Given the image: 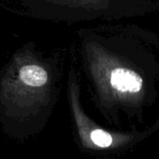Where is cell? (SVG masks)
<instances>
[{
    "label": "cell",
    "mask_w": 159,
    "mask_h": 159,
    "mask_svg": "<svg viewBox=\"0 0 159 159\" xmlns=\"http://www.w3.org/2000/svg\"><path fill=\"white\" fill-rule=\"evenodd\" d=\"M52 59L44 58L33 44L16 50L0 74V100L13 107L44 103L55 82Z\"/></svg>",
    "instance_id": "obj_2"
},
{
    "label": "cell",
    "mask_w": 159,
    "mask_h": 159,
    "mask_svg": "<svg viewBox=\"0 0 159 159\" xmlns=\"http://www.w3.org/2000/svg\"><path fill=\"white\" fill-rule=\"evenodd\" d=\"M84 67L102 94L139 96L159 75V35L133 23L78 33Z\"/></svg>",
    "instance_id": "obj_1"
},
{
    "label": "cell",
    "mask_w": 159,
    "mask_h": 159,
    "mask_svg": "<svg viewBox=\"0 0 159 159\" xmlns=\"http://www.w3.org/2000/svg\"><path fill=\"white\" fill-rule=\"evenodd\" d=\"M31 17L65 22L117 21L159 13V0H14Z\"/></svg>",
    "instance_id": "obj_3"
},
{
    "label": "cell",
    "mask_w": 159,
    "mask_h": 159,
    "mask_svg": "<svg viewBox=\"0 0 159 159\" xmlns=\"http://www.w3.org/2000/svg\"><path fill=\"white\" fill-rule=\"evenodd\" d=\"M90 140L95 145H97L101 148L109 147L113 143L112 136L108 132H106L102 129L92 130L90 132Z\"/></svg>",
    "instance_id": "obj_4"
}]
</instances>
